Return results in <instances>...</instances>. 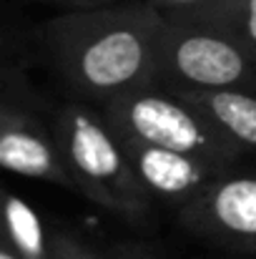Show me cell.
<instances>
[{"mask_svg":"<svg viewBox=\"0 0 256 259\" xmlns=\"http://www.w3.org/2000/svg\"><path fill=\"white\" fill-rule=\"evenodd\" d=\"M166 18L138 0L58 10L30 40L68 98L103 106L156 78V51Z\"/></svg>","mask_w":256,"mask_h":259,"instance_id":"1","label":"cell"},{"mask_svg":"<svg viewBox=\"0 0 256 259\" xmlns=\"http://www.w3.org/2000/svg\"><path fill=\"white\" fill-rule=\"evenodd\" d=\"M50 123L76 191L128 224L148 222L153 196L138 181L103 108L66 98L50 111Z\"/></svg>","mask_w":256,"mask_h":259,"instance_id":"2","label":"cell"},{"mask_svg":"<svg viewBox=\"0 0 256 259\" xmlns=\"http://www.w3.org/2000/svg\"><path fill=\"white\" fill-rule=\"evenodd\" d=\"M100 108L121 136L193 154L224 169H236L244 156V151L201 108L161 83L133 88L106 101Z\"/></svg>","mask_w":256,"mask_h":259,"instance_id":"3","label":"cell"},{"mask_svg":"<svg viewBox=\"0 0 256 259\" xmlns=\"http://www.w3.org/2000/svg\"><path fill=\"white\" fill-rule=\"evenodd\" d=\"M0 164L10 174L76 191L50 113H43L40 96L28 81L25 61L8 51L0 71Z\"/></svg>","mask_w":256,"mask_h":259,"instance_id":"4","label":"cell"},{"mask_svg":"<svg viewBox=\"0 0 256 259\" xmlns=\"http://www.w3.org/2000/svg\"><path fill=\"white\" fill-rule=\"evenodd\" d=\"M153 83L188 91H256V61L219 25L166 20L159 38Z\"/></svg>","mask_w":256,"mask_h":259,"instance_id":"5","label":"cell"},{"mask_svg":"<svg viewBox=\"0 0 256 259\" xmlns=\"http://www.w3.org/2000/svg\"><path fill=\"white\" fill-rule=\"evenodd\" d=\"M176 214L198 239L256 257V171H226Z\"/></svg>","mask_w":256,"mask_h":259,"instance_id":"6","label":"cell"},{"mask_svg":"<svg viewBox=\"0 0 256 259\" xmlns=\"http://www.w3.org/2000/svg\"><path fill=\"white\" fill-rule=\"evenodd\" d=\"M121 141L133 171L138 176V181L146 186V191L153 199H161L164 204L173 206L176 211H181L198 194H203L219 176L231 171L209 159L171 151V149L153 146L131 136H121Z\"/></svg>","mask_w":256,"mask_h":259,"instance_id":"7","label":"cell"},{"mask_svg":"<svg viewBox=\"0 0 256 259\" xmlns=\"http://www.w3.org/2000/svg\"><path fill=\"white\" fill-rule=\"evenodd\" d=\"M169 88V86H166ZM196 108H201L241 151L256 154V91L224 88V91H188L173 88Z\"/></svg>","mask_w":256,"mask_h":259,"instance_id":"8","label":"cell"},{"mask_svg":"<svg viewBox=\"0 0 256 259\" xmlns=\"http://www.w3.org/2000/svg\"><path fill=\"white\" fill-rule=\"evenodd\" d=\"M3 219H5V242L15 252L18 259H53L50 252V232L40 214L18 194L8 191L3 201Z\"/></svg>","mask_w":256,"mask_h":259,"instance_id":"9","label":"cell"},{"mask_svg":"<svg viewBox=\"0 0 256 259\" xmlns=\"http://www.w3.org/2000/svg\"><path fill=\"white\" fill-rule=\"evenodd\" d=\"M50 252L53 259H161L148 247L138 244H113V247H95L81 239L76 232L56 227L50 232Z\"/></svg>","mask_w":256,"mask_h":259,"instance_id":"10","label":"cell"},{"mask_svg":"<svg viewBox=\"0 0 256 259\" xmlns=\"http://www.w3.org/2000/svg\"><path fill=\"white\" fill-rule=\"evenodd\" d=\"M211 25H219L234 35L256 61V0H229Z\"/></svg>","mask_w":256,"mask_h":259,"instance_id":"11","label":"cell"},{"mask_svg":"<svg viewBox=\"0 0 256 259\" xmlns=\"http://www.w3.org/2000/svg\"><path fill=\"white\" fill-rule=\"evenodd\" d=\"M156 8L166 20H191V23H214L229 0H138Z\"/></svg>","mask_w":256,"mask_h":259,"instance_id":"12","label":"cell"},{"mask_svg":"<svg viewBox=\"0 0 256 259\" xmlns=\"http://www.w3.org/2000/svg\"><path fill=\"white\" fill-rule=\"evenodd\" d=\"M40 5H50L58 10H83V8H103V5H116V3H131V0H30Z\"/></svg>","mask_w":256,"mask_h":259,"instance_id":"13","label":"cell"},{"mask_svg":"<svg viewBox=\"0 0 256 259\" xmlns=\"http://www.w3.org/2000/svg\"><path fill=\"white\" fill-rule=\"evenodd\" d=\"M0 259H18L15 257V252L10 249V244L3 239V244H0Z\"/></svg>","mask_w":256,"mask_h":259,"instance_id":"14","label":"cell"}]
</instances>
